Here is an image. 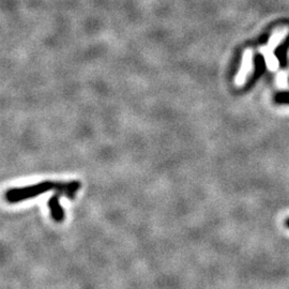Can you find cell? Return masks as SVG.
<instances>
[{
	"label": "cell",
	"mask_w": 289,
	"mask_h": 289,
	"mask_svg": "<svg viewBox=\"0 0 289 289\" xmlns=\"http://www.w3.org/2000/svg\"><path fill=\"white\" fill-rule=\"evenodd\" d=\"M80 189L79 181L71 182H55V181H44L33 185H28L24 188L11 189L5 193L6 202L10 204H16L28 199L39 196L44 193H47L51 190H55L57 193H60L70 199L75 197L76 193Z\"/></svg>",
	"instance_id": "1"
},
{
	"label": "cell",
	"mask_w": 289,
	"mask_h": 289,
	"mask_svg": "<svg viewBox=\"0 0 289 289\" xmlns=\"http://www.w3.org/2000/svg\"><path fill=\"white\" fill-rule=\"evenodd\" d=\"M60 193H57V194L53 195L48 201V208L50 211V216L53 218L55 222H62L64 220V210L62 209V207L60 205V201H59V197H60Z\"/></svg>",
	"instance_id": "2"
},
{
	"label": "cell",
	"mask_w": 289,
	"mask_h": 289,
	"mask_svg": "<svg viewBox=\"0 0 289 289\" xmlns=\"http://www.w3.org/2000/svg\"><path fill=\"white\" fill-rule=\"evenodd\" d=\"M288 47H289V35L285 39V41L276 49V51H274V54H276L277 58L279 59L281 66L286 65V54H287Z\"/></svg>",
	"instance_id": "3"
},
{
	"label": "cell",
	"mask_w": 289,
	"mask_h": 289,
	"mask_svg": "<svg viewBox=\"0 0 289 289\" xmlns=\"http://www.w3.org/2000/svg\"><path fill=\"white\" fill-rule=\"evenodd\" d=\"M274 102L278 104H288L289 105V91H282L274 95Z\"/></svg>",
	"instance_id": "4"
},
{
	"label": "cell",
	"mask_w": 289,
	"mask_h": 289,
	"mask_svg": "<svg viewBox=\"0 0 289 289\" xmlns=\"http://www.w3.org/2000/svg\"><path fill=\"white\" fill-rule=\"evenodd\" d=\"M287 225H288V226H289V220H288V221H287Z\"/></svg>",
	"instance_id": "5"
},
{
	"label": "cell",
	"mask_w": 289,
	"mask_h": 289,
	"mask_svg": "<svg viewBox=\"0 0 289 289\" xmlns=\"http://www.w3.org/2000/svg\"><path fill=\"white\" fill-rule=\"evenodd\" d=\"M288 81H289V79H288Z\"/></svg>",
	"instance_id": "6"
}]
</instances>
